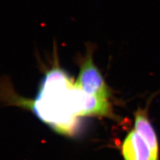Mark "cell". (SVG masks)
<instances>
[{
	"label": "cell",
	"mask_w": 160,
	"mask_h": 160,
	"mask_svg": "<svg viewBox=\"0 0 160 160\" xmlns=\"http://www.w3.org/2000/svg\"><path fill=\"white\" fill-rule=\"evenodd\" d=\"M73 83L66 72L54 68L43 79L36 99L23 103L58 132L72 134L77 126L76 117L70 110L68 92Z\"/></svg>",
	"instance_id": "6da1fadb"
},
{
	"label": "cell",
	"mask_w": 160,
	"mask_h": 160,
	"mask_svg": "<svg viewBox=\"0 0 160 160\" xmlns=\"http://www.w3.org/2000/svg\"><path fill=\"white\" fill-rule=\"evenodd\" d=\"M122 151L125 160H158L148 143L135 129L125 138Z\"/></svg>",
	"instance_id": "3957f363"
},
{
	"label": "cell",
	"mask_w": 160,
	"mask_h": 160,
	"mask_svg": "<svg viewBox=\"0 0 160 160\" xmlns=\"http://www.w3.org/2000/svg\"><path fill=\"white\" fill-rule=\"evenodd\" d=\"M135 129L148 143L154 158L159 160V147L156 133L145 109H138L134 114Z\"/></svg>",
	"instance_id": "277c9868"
},
{
	"label": "cell",
	"mask_w": 160,
	"mask_h": 160,
	"mask_svg": "<svg viewBox=\"0 0 160 160\" xmlns=\"http://www.w3.org/2000/svg\"><path fill=\"white\" fill-rule=\"evenodd\" d=\"M75 83L89 95L108 99L109 91L107 85L99 70L95 66L90 54L82 65L78 78Z\"/></svg>",
	"instance_id": "7a4b0ae2"
}]
</instances>
